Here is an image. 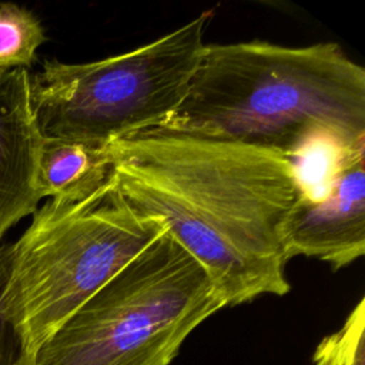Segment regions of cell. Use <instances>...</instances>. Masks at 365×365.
<instances>
[{"instance_id": "6", "label": "cell", "mask_w": 365, "mask_h": 365, "mask_svg": "<svg viewBox=\"0 0 365 365\" xmlns=\"http://www.w3.org/2000/svg\"><path fill=\"white\" fill-rule=\"evenodd\" d=\"M288 259L304 255L341 269L365 254V151L339 170L328 194L298 200L285 231Z\"/></svg>"}, {"instance_id": "4", "label": "cell", "mask_w": 365, "mask_h": 365, "mask_svg": "<svg viewBox=\"0 0 365 365\" xmlns=\"http://www.w3.org/2000/svg\"><path fill=\"white\" fill-rule=\"evenodd\" d=\"M224 307L208 271L164 230L70 315L29 365H170L188 335Z\"/></svg>"}, {"instance_id": "1", "label": "cell", "mask_w": 365, "mask_h": 365, "mask_svg": "<svg viewBox=\"0 0 365 365\" xmlns=\"http://www.w3.org/2000/svg\"><path fill=\"white\" fill-rule=\"evenodd\" d=\"M128 204L210 274L227 307L285 295V231L301 191L278 150L147 130L108 144Z\"/></svg>"}, {"instance_id": "5", "label": "cell", "mask_w": 365, "mask_h": 365, "mask_svg": "<svg viewBox=\"0 0 365 365\" xmlns=\"http://www.w3.org/2000/svg\"><path fill=\"white\" fill-rule=\"evenodd\" d=\"M212 11L131 51L91 63L44 61L30 76L43 138L97 145L157 128L181 103L205 48Z\"/></svg>"}, {"instance_id": "12", "label": "cell", "mask_w": 365, "mask_h": 365, "mask_svg": "<svg viewBox=\"0 0 365 365\" xmlns=\"http://www.w3.org/2000/svg\"><path fill=\"white\" fill-rule=\"evenodd\" d=\"M13 244H0V298L9 278ZM0 365H29L20 339L13 325L3 315L0 308Z\"/></svg>"}, {"instance_id": "11", "label": "cell", "mask_w": 365, "mask_h": 365, "mask_svg": "<svg viewBox=\"0 0 365 365\" xmlns=\"http://www.w3.org/2000/svg\"><path fill=\"white\" fill-rule=\"evenodd\" d=\"M365 298H361L344 325L325 336L312 355L314 365H365Z\"/></svg>"}, {"instance_id": "8", "label": "cell", "mask_w": 365, "mask_h": 365, "mask_svg": "<svg viewBox=\"0 0 365 365\" xmlns=\"http://www.w3.org/2000/svg\"><path fill=\"white\" fill-rule=\"evenodd\" d=\"M111 174L108 145L43 138L36 173L40 198L80 201L96 192Z\"/></svg>"}, {"instance_id": "7", "label": "cell", "mask_w": 365, "mask_h": 365, "mask_svg": "<svg viewBox=\"0 0 365 365\" xmlns=\"http://www.w3.org/2000/svg\"><path fill=\"white\" fill-rule=\"evenodd\" d=\"M41 143L27 68L0 71V240L38 208L36 173Z\"/></svg>"}, {"instance_id": "2", "label": "cell", "mask_w": 365, "mask_h": 365, "mask_svg": "<svg viewBox=\"0 0 365 365\" xmlns=\"http://www.w3.org/2000/svg\"><path fill=\"white\" fill-rule=\"evenodd\" d=\"M157 128L285 155L322 137L361 148L365 68L336 43L205 44L184 98Z\"/></svg>"}, {"instance_id": "10", "label": "cell", "mask_w": 365, "mask_h": 365, "mask_svg": "<svg viewBox=\"0 0 365 365\" xmlns=\"http://www.w3.org/2000/svg\"><path fill=\"white\" fill-rule=\"evenodd\" d=\"M44 40V29L30 10L0 3V71L29 67Z\"/></svg>"}, {"instance_id": "3", "label": "cell", "mask_w": 365, "mask_h": 365, "mask_svg": "<svg viewBox=\"0 0 365 365\" xmlns=\"http://www.w3.org/2000/svg\"><path fill=\"white\" fill-rule=\"evenodd\" d=\"M165 228L135 211L113 174L80 201L48 200L13 244L0 308L34 351Z\"/></svg>"}, {"instance_id": "9", "label": "cell", "mask_w": 365, "mask_h": 365, "mask_svg": "<svg viewBox=\"0 0 365 365\" xmlns=\"http://www.w3.org/2000/svg\"><path fill=\"white\" fill-rule=\"evenodd\" d=\"M365 147L351 148L334 138H315L287 155L301 191V198L318 201L331 190L342 165Z\"/></svg>"}]
</instances>
